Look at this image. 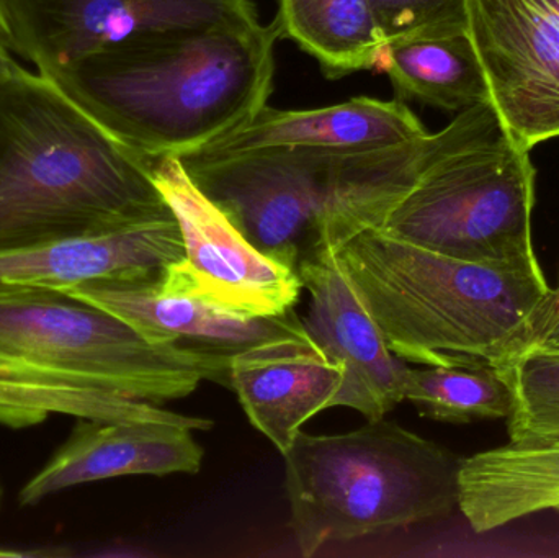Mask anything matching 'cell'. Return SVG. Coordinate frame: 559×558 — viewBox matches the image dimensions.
I'll return each mask as SVG.
<instances>
[{"label":"cell","mask_w":559,"mask_h":558,"mask_svg":"<svg viewBox=\"0 0 559 558\" xmlns=\"http://www.w3.org/2000/svg\"><path fill=\"white\" fill-rule=\"evenodd\" d=\"M280 38L274 20L167 29L46 78L111 136L154 163L197 153L267 107Z\"/></svg>","instance_id":"cell-1"},{"label":"cell","mask_w":559,"mask_h":558,"mask_svg":"<svg viewBox=\"0 0 559 558\" xmlns=\"http://www.w3.org/2000/svg\"><path fill=\"white\" fill-rule=\"evenodd\" d=\"M169 213L153 163L52 79L23 66L0 75V252Z\"/></svg>","instance_id":"cell-2"},{"label":"cell","mask_w":559,"mask_h":558,"mask_svg":"<svg viewBox=\"0 0 559 558\" xmlns=\"http://www.w3.org/2000/svg\"><path fill=\"white\" fill-rule=\"evenodd\" d=\"M334 248L391 353L419 366H508L554 294L544 271L463 261L378 228Z\"/></svg>","instance_id":"cell-3"},{"label":"cell","mask_w":559,"mask_h":558,"mask_svg":"<svg viewBox=\"0 0 559 558\" xmlns=\"http://www.w3.org/2000/svg\"><path fill=\"white\" fill-rule=\"evenodd\" d=\"M455 143L445 127L377 150L272 147L179 159L255 248L298 271L318 242L335 246L380 225Z\"/></svg>","instance_id":"cell-4"},{"label":"cell","mask_w":559,"mask_h":558,"mask_svg":"<svg viewBox=\"0 0 559 558\" xmlns=\"http://www.w3.org/2000/svg\"><path fill=\"white\" fill-rule=\"evenodd\" d=\"M283 462L289 526L302 557L459 508L462 459L384 418L342 435L299 431Z\"/></svg>","instance_id":"cell-5"},{"label":"cell","mask_w":559,"mask_h":558,"mask_svg":"<svg viewBox=\"0 0 559 558\" xmlns=\"http://www.w3.org/2000/svg\"><path fill=\"white\" fill-rule=\"evenodd\" d=\"M0 354L156 405L186 399L203 382L231 387L233 353L150 343L66 292L0 294Z\"/></svg>","instance_id":"cell-6"},{"label":"cell","mask_w":559,"mask_h":558,"mask_svg":"<svg viewBox=\"0 0 559 558\" xmlns=\"http://www.w3.org/2000/svg\"><path fill=\"white\" fill-rule=\"evenodd\" d=\"M535 177L531 151L501 131L437 161L377 228L463 261L542 271Z\"/></svg>","instance_id":"cell-7"},{"label":"cell","mask_w":559,"mask_h":558,"mask_svg":"<svg viewBox=\"0 0 559 558\" xmlns=\"http://www.w3.org/2000/svg\"><path fill=\"white\" fill-rule=\"evenodd\" d=\"M153 177L183 241V258L159 277L166 287L241 317L274 318L293 311L302 288L296 269L255 248L193 182L179 157L154 161Z\"/></svg>","instance_id":"cell-8"},{"label":"cell","mask_w":559,"mask_h":558,"mask_svg":"<svg viewBox=\"0 0 559 558\" xmlns=\"http://www.w3.org/2000/svg\"><path fill=\"white\" fill-rule=\"evenodd\" d=\"M466 28L511 140L559 138V0H466Z\"/></svg>","instance_id":"cell-9"},{"label":"cell","mask_w":559,"mask_h":558,"mask_svg":"<svg viewBox=\"0 0 559 558\" xmlns=\"http://www.w3.org/2000/svg\"><path fill=\"white\" fill-rule=\"evenodd\" d=\"M19 56L51 75L138 36L258 23L254 0H10Z\"/></svg>","instance_id":"cell-10"},{"label":"cell","mask_w":559,"mask_h":558,"mask_svg":"<svg viewBox=\"0 0 559 558\" xmlns=\"http://www.w3.org/2000/svg\"><path fill=\"white\" fill-rule=\"evenodd\" d=\"M298 274L309 294L306 330L345 369L335 406H347L367 419L384 418L404 402L407 363L391 353L342 272L331 242H318L306 252Z\"/></svg>","instance_id":"cell-11"},{"label":"cell","mask_w":559,"mask_h":558,"mask_svg":"<svg viewBox=\"0 0 559 558\" xmlns=\"http://www.w3.org/2000/svg\"><path fill=\"white\" fill-rule=\"evenodd\" d=\"M183 258L174 213L107 231L0 252V294L66 292L98 281L147 282Z\"/></svg>","instance_id":"cell-12"},{"label":"cell","mask_w":559,"mask_h":558,"mask_svg":"<svg viewBox=\"0 0 559 558\" xmlns=\"http://www.w3.org/2000/svg\"><path fill=\"white\" fill-rule=\"evenodd\" d=\"M344 377V366L306 327L236 351L229 359V383L246 416L282 455L309 419L334 408Z\"/></svg>","instance_id":"cell-13"},{"label":"cell","mask_w":559,"mask_h":558,"mask_svg":"<svg viewBox=\"0 0 559 558\" xmlns=\"http://www.w3.org/2000/svg\"><path fill=\"white\" fill-rule=\"evenodd\" d=\"M192 429L167 423L79 419L68 441L20 490L22 507L79 485L127 475L199 474L203 448Z\"/></svg>","instance_id":"cell-14"},{"label":"cell","mask_w":559,"mask_h":558,"mask_svg":"<svg viewBox=\"0 0 559 558\" xmlns=\"http://www.w3.org/2000/svg\"><path fill=\"white\" fill-rule=\"evenodd\" d=\"M66 294L115 314L153 344L189 341L203 349L236 353L305 328L295 311L274 318L241 317L187 292L166 287L159 278L91 282L69 288Z\"/></svg>","instance_id":"cell-15"},{"label":"cell","mask_w":559,"mask_h":558,"mask_svg":"<svg viewBox=\"0 0 559 558\" xmlns=\"http://www.w3.org/2000/svg\"><path fill=\"white\" fill-rule=\"evenodd\" d=\"M426 133L419 118L400 98L354 97L312 110H277L267 105L248 123L192 154L223 156L272 147L377 150L416 140Z\"/></svg>","instance_id":"cell-16"},{"label":"cell","mask_w":559,"mask_h":558,"mask_svg":"<svg viewBox=\"0 0 559 558\" xmlns=\"http://www.w3.org/2000/svg\"><path fill=\"white\" fill-rule=\"evenodd\" d=\"M51 415L97 422L167 423L192 431H210L215 426L212 419L179 415L156 403L0 354V425L29 428Z\"/></svg>","instance_id":"cell-17"},{"label":"cell","mask_w":559,"mask_h":558,"mask_svg":"<svg viewBox=\"0 0 559 558\" xmlns=\"http://www.w3.org/2000/svg\"><path fill=\"white\" fill-rule=\"evenodd\" d=\"M459 510L475 533H489L542 511L559 514V441L509 442L462 459Z\"/></svg>","instance_id":"cell-18"},{"label":"cell","mask_w":559,"mask_h":558,"mask_svg":"<svg viewBox=\"0 0 559 558\" xmlns=\"http://www.w3.org/2000/svg\"><path fill=\"white\" fill-rule=\"evenodd\" d=\"M274 22L332 81L386 69L388 43L370 0H278Z\"/></svg>","instance_id":"cell-19"},{"label":"cell","mask_w":559,"mask_h":558,"mask_svg":"<svg viewBox=\"0 0 559 558\" xmlns=\"http://www.w3.org/2000/svg\"><path fill=\"white\" fill-rule=\"evenodd\" d=\"M384 72L403 102H423L456 114L491 104L488 79L468 32L391 43Z\"/></svg>","instance_id":"cell-20"},{"label":"cell","mask_w":559,"mask_h":558,"mask_svg":"<svg viewBox=\"0 0 559 558\" xmlns=\"http://www.w3.org/2000/svg\"><path fill=\"white\" fill-rule=\"evenodd\" d=\"M403 400L424 418L449 425L508 419L512 392L495 367L407 366Z\"/></svg>","instance_id":"cell-21"},{"label":"cell","mask_w":559,"mask_h":558,"mask_svg":"<svg viewBox=\"0 0 559 558\" xmlns=\"http://www.w3.org/2000/svg\"><path fill=\"white\" fill-rule=\"evenodd\" d=\"M498 372L512 392L509 442L559 441V351L528 347Z\"/></svg>","instance_id":"cell-22"},{"label":"cell","mask_w":559,"mask_h":558,"mask_svg":"<svg viewBox=\"0 0 559 558\" xmlns=\"http://www.w3.org/2000/svg\"><path fill=\"white\" fill-rule=\"evenodd\" d=\"M388 46L416 36L468 32L466 0H370Z\"/></svg>","instance_id":"cell-23"},{"label":"cell","mask_w":559,"mask_h":558,"mask_svg":"<svg viewBox=\"0 0 559 558\" xmlns=\"http://www.w3.org/2000/svg\"><path fill=\"white\" fill-rule=\"evenodd\" d=\"M531 347L559 351V298L557 290H554L550 300L547 301L544 310H542Z\"/></svg>","instance_id":"cell-24"},{"label":"cell","mask_w":559,"mask_h":558,"mask_svg":"<svg viewBox=\"0 0 559 558\" xmlns=\"http://www.w3.org/2000/svg\"><path fill=\"white\" fill-rule=\"evenodd\" d=\"M15 56H19V46L12 26L10 0H0V75L19 68Z\"/></svg>","instance_id":"cell-25"},{"label":"cell","mask_w":559,"mask_h":558,"mask_svg":"<svg viewBox=\"0 0 559 558\" xmlns=\"http://www.w3.org/2000/svg\"><path fill=\"white\" fill-rule=\"evenodd\" d=\"M22 553H13V550H0V557H19Z\"/></svg>","instance_id":"cell-26"},{"label":"cell","mask_w":559,"mask_h":558,"mask_svg":"<svg viewBox=\"0 0 559 558\" xmlns=\"http://www.w3.org/2000/svg\"><path fill=\"white\" fill-rule=\"evenodd\" d=\"M0 501H2V488H0Z\"/></svg>","instance_id":"cell-27"},{"label":"cell","mask_w":559,"mask_h":558,"mask_svg":"<svg viewBox=\"0 0 559 558\" xmlns=\"http://www.w3.org/2000/svg\"><path fill=\"white\" fill-rule=\"evenodd\" d=\"M557 295H558V298H559V287H558V290H557Z\"/></svg>","instance_id":"cell-28"}]
</instances>
